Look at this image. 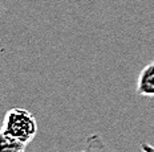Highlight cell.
Instances as JSON below:
<instances>
[{
	"mask_svg": "<svg viewBox=\"0 0 154 152\" xmlns=\"http://www.w3.org/2000/svg\"><path fill=\"white\" fill-rule=\"evenodd\" d=\"M0 131L28 144L37 134V120L29 110L14 107L5 113Z\"/></svg>",
	"mask_w": 154,
	"mask_h": 152,
	"instance_id": "obj_1",
	"label": "cell"
},
{
	"mask_svg": "<svg viewBox=\"0 0 154 152\" xmlns=\"http://www.w3.org/2000/svg\"><path fill=\"white\" fill-rule=\"evenodd\" d=\"M136 90L141 97H154V61L146 64L140 72Z\"/></svg>",
	"mask_w": 154,
	"mask_h": 152,
	"instance_id": "obj_2",
	"label": "cell"
},
{
	"mask_svg": "<svg viewBox=\"0 0 154 152\" xmlns=\"http://www.w3.org/2000/svg\"><path fill=\"white\" fill-rule=\"evenodd\" d=\"M64 152H116L105 143L100 134H92L86 136L84 148L80 151H64Z\"/></svg>",
	"mask_w": 154,
	"mask_h": 152,
	"instance_id": "obj_3",
	"label": "cell"
},
{
	"mask_svg": "<svg viewBox=\"0 0 154 152\" xmlns=\"http://www.w3.org/2000/svg\"><path fill=\"white\" fill-rule=\"evenodd\" d=\"M27 143L0 131V152H25Z\"/></svg>",
	"mask_w": 154,
	"mask_h": 152,
	"instance_id": "obj_4",
	"label": "cell"
},
{
	"mask_svg": "<svg viewBox=\"0 0 154 152\" xmlns=\"http://www.w3.org/2000/svg\"><path fill=\"white\" fill-rule=\"evenodd\" d=\"M140 150L142 152H154V145L149 144V143H141Z\"/></svg>",
	"mask_w": 154,
	"mask_h": 152,
	"instance_id": "obj_5",
	"label": "cell"
},
{
	"mask_svg": "<svg viewBox=\"0 0 154 152\" xmlns=\"http://www.w3.org/2000/svg\"><path fill=\"white\" fill-rule=\"evenodd\" d=\"M2 9H3V5H2V3H0V12H2Z\"/></svg>",
	"mask_w": 154,
	"mask_h": 152,
	"instance_id": "obj_6",
	"label": "cell"
}]
</instances>
